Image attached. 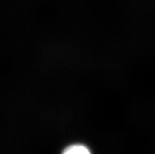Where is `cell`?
<instances>
[{"label": "cell", "instance_id": "1", "mask_svg": "<svg viewBox=\"0 0 155 154\" xmlns=\"http://www.w3.org/2000/svg\"><path fill=\"white\" fill-rule=\"evenodd\" d=\"M62 154H91V151L84 145L76 144L67 147Z\"/></svg>", "mask_w": 155, "mask_h": 154}]
</instances>
